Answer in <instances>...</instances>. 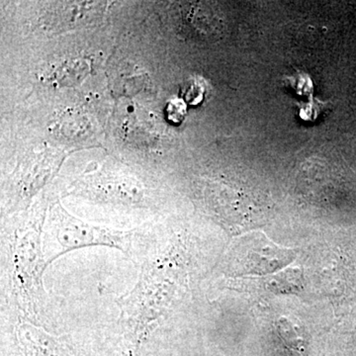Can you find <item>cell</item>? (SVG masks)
Returning a JSON list of instances; mask_svg holds the SVG:
<instances>
[{
  "label": "cell",
  "instance_id": "1",
  "mask_svg": "<svg viewBox=\"0 0 356 356\" xmlns=\"http://www.w3.org/2000/svg\"><path fill=\"white\" fill-rule=\"evenodd\" d=\"M178 250L179 248L173 245L156 259L146 262L136 286L116 300L121 323L136 339L147 336L177 300L184 282Z\"/></svg>",
  "mask_w": 356,
  "mask_h": 356
},
{
  "label": "cell",
  "instance_id": "2",
  "mask_svg": "<svg viewBox=\"0 0 356 356\" xmlns=\"http://www.w3.org/2000/svg\"><path fill=\"white\" fill-rule=\"evenodd\" d=\"M9 268L16 302L28 317L36 318L46 298V261L38 228L16 231L8 242Z\"/></svg>",
  "mask_w": 356,
  "mask_h": 356
},
{
  "label": "cell",
  "instance_id": "3",
  "mask_svg": "<svg viewBox=\"0 0 356 356\" xmlns=\"http://www.w3.org/2000/svg\"><path fill=\"white\" fill-rule=\"evenodd\" d=\"M58 219L55 228L42 242L47 267L72 250L96 245L117 248L123 254L131 255L133 242L130 233L95 228L67 216H60Z\"/></svg>",
  "mask_w": 356,
  "mask_h": 356
}]
</instances>
